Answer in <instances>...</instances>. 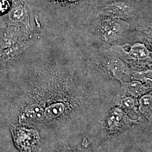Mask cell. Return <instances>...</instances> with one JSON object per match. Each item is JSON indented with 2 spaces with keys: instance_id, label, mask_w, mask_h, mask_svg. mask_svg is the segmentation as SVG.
Here are the masks:
<instances>
[{
  "instance_id": "4",
  "label": "cell",
  "mask_w": 152,
  "mask_h": 152,
  "mask_svg": "<svg viewBox=\"0 0 152 152\" xmlns=\"http://www.w3.org/2000/svg\"><path fill=\"white\" fill-rule=\"evenodd\" d=\"M94 61H90L96 69L104 77L109 80L118 81H122L128 76L130 68L120 58L112 54L109 50L108 45H104L100 49Z\"/></svg>"
},
{
  "instance_id": "14",
  "label": "cell",
  "mask_w": 152,
  "mask_h": 152,
  "mask_svg": "<svg viewBox=\"0 0 152 152\" xmlns=\"http://www.w3.org/2000/svg\"><path fill=\"white\" fill-rule=\"evenodd\" d=\"M1 72H2V71H0V74H1Z\"/></svg>"
},
{
  "instance_id": "6",
  "label": "cell",
  "mask_w": 152,
  "mask_h": 152,
  "mask_svg": "<svg viewBox=\"0 0 152 152\" xmlns=\"http://www.w3.org/2000/svg\"><path fill=\"white\" fill-rule=\"evenodd\" d=\"M135 122L136 121L131 119L123 109L113 105L102 121L96 138L113 135Z\"/></svg>"
},
{
  "instance_id": "11",
  "label": "cell",
  "mask_w": 152,
  "mask_h": 152,
  "mask_svg": "<svg viewBox=\"0 0 152 152\" xmlns=\"http://www.w3.org/2000/svg\"><path fill=\"white\" fill-rule=\"evenodd\" d=\"M152 91H150L142 95L139 102L140 112L149 120L152 118Z\"/></svg>"
},
{
  "instance_id": "13",
  "label": "cell",
  "mask_w": 152,
  "mask_h": 152,
  "mask_svg": "<svg viewBox=\"0 0 152 152\" xmlns=\"http://www.w3.org/2000/svg\"><path fill=\"white\" fill-rule=\"evenodd\" d=\"M12 6V0H0V16H5Z\"/></svg>"
},
{
  "instance_id": "10",
  "label": "cell",
  "mask_w": 152,
  "mask_h": 152,
  "mask_svg": "<svg viewBox=\"0 0 152 152\" xmlns=\"http://www.w3.org/2000/svg\"><path fill=\"white\" fill-rule=\"evenodd\" d=\"M120 82L119 90L117 94L120 96H129L137 99L152 90V87L147 86L137 80L130 82L123 80Z\"/></svg>"
},
{
  "instance_id": "7",
  "label": "cell",
  "mask_w": 152,
  "mask_h": 152,
  "mask_svg": "<svg viewBox=\"0 0 152 152\" xmlns=\"http://www.w3.org/2000/svg\"><path fill=\"white\" fill-rule=\"evenodd\" d=\"M14 139L22 152H36L40 145L41 138L36 129L26 126L13 128Z\"/></svg>"
},
{
  "instance_id": "12",
  "label": "cell",
  "mask_w": 152,
  "mask_h": 152,
  "mask_svg": "<svg viewBox=\"0 0 152 152\" xmlns=\"http://www.w3.org/2000/svg\"><path fill=\"white\" fill-rule=\"evenodd\" d=\"M152 69L141 71L131 70L128 76H130L133 80L139 81L144 85L152 87Z\"/></svg>"
},
{
  "instance_id": "5",
  "label": "cell",
  "mask_w": 152,
  "mask_h": 152,
  "mask_svg": "<svg viewBox=\"0 0 152 152\" xmlns=\"http://www.w3.org/2000/svg\"><path fill=\"white\" fill-rule=\"evenodd\" d=\"M5 23L7 26L22 28L33 36L40 33L31 23V11L27 0H12L11 9L5 15Z\"/></svg>"
},
{
  "instance_id": "1",
  "label": "cell",
  "mask_w": 152,
  "mask_h": 152,
  "mask_svg": "<svg viewBox=\"0 0 152 152\" xmlns=\"http://www.w3.org/2000/svg\"><path fill=\"white\" fill-rule=\"evenodd\" d=\"M11 68L28 88L23 117L49 123L61 141L96 136L120 87L87 58L44 36L32 41Z\"/></svg>"
},
{
  "instance_id": "8",
  "label": "cell",
  "mask_w": 152,
  "mask_h": 152,
  "mask_svg": "<svg viewBox=\"0 0 152 152\" xmlns=\"http://www.w3.org/2000/svg\"><path fill=\"white\" fill-rule=\"evenodd\" d=\"M31 41L0 47V71H6L15 65Z\"/></svg>"
},
{
  "instance_id": "3",
  "label": "cell",
  "mask_w": 152,
  "mask_h": 152,
  "mask_svg": "<svg viewBox=\"0 0 152 152\" xmlns=\"http://www.w3.org/2000/svg\"><path fill=\"white\" fill-rule=\"evenodd\" d=\"M131 29L130 24L125 20L101 15H98L91 24V31L96 38L108 45L123 39Z\"/></svg>"
},
{
  "instance_id": "9",
  "label": "cell",
  "mask_w": 152,
  "mask_h": 152,
  "mask_svg": "<svg viewBox=\"0 0 152 152\" xmlns=\"http://www.w3.org/2000/svg\"><path fill=\"white\" fill-rule=\"evenodd\" d=\"M98 15L126 20L135 15L132 6L125 1H116L104 6Z\"/></svg>"
},
{
  "instance_id": "2",
  "label": "cell",
  "mask_w": 152,
  "mask_h": 152,
  "mask_svg": "<svg viewBox=\"0 0 152 152\" xmlns=\"http://www.w3.org/2000/svg\"><path fill=\"white\" fill-rule=\"evenodd\" d=\"M111 53L120 58L131 70L141 71L152 69V53L144 43L132 45H108Z\"/></svg>"
}]
</instances>
